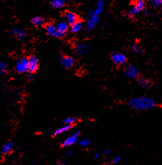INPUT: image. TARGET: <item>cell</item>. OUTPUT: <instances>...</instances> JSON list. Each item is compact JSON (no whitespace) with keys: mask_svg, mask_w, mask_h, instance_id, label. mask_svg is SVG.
<instances>
[{"mask_svg":"<svg viewBox=\"0 0 162 165\" xmlns=\"http://www.w3.org/2000/svg\"><path fill=\"white\" fill-rule=\"evenodd\" d=\"M104 6V0H98L95 9L89 12L86 23V29L88 31H92L96 27L103 13Z\"/></svg>","mask_w":162,"mask_h":165,"instance_id":"6da1fadb","label":"cell"},{"mask_svg":"<svg viewBox=\"0 0 162 165\" xmlns=\"http://www.w3.org/2000/svg\"><path fill=\"white\" fill-rule=\"evenodd\" d=\"M129 105L136 110H146L154 108L156 102L153 99L146 96H139L129 101Z\"/></svg>","mask_w":162,"mask_h":165,"instance_id":"7a4b0ae2","label":"cell"},{"mask_svg":"<svg viewBox=\"0 0 162 165\" xmlns=\"http://www.w3.org/2000/svg\"><path fill=\"white\" fill-rule=\"evenodd\" d=\"M15 70L18 73H24L28 71V59L22 57L17 61L15 65Z\"/></svg>","mask_w":162,"mask_h":165,"instance_id":"3957f363","label":"cell"},{"mask_svg":"<svg viewBox=\"0 0 162 165\" xmlns=\"http://www.w3.org/2000/svg\"><path fill=\"white\" fill-rule=\"evenodd\" d=\"M112 61L114 62L115 64L121 66V65L125 64L127 61V56L123 53L121 52H113L111 55Z\"/></svg>","mask_w":162,"mask_h":165,"instance_id":"277c9868","label":"cell"},{"mask_svg":"<svg viewBox=\"0 0 162 165\" xmlns=\"http://www.w3.org/2000/svg\"><path fill=\"white\" fill-rule=\"evenodd\" d=\"M74 50L76 55H84V54L88 52L89 50V47L87 43H80L75 44Z\"/></svg>","mask_w":162,"mask_h":165,"instance_id":"5b68a950","label":"cell"},{"mask_svg":"<svg viewBox=\"0 0 162 165\" xmlns=\"http://www.w3.org/2000/svg\"><path fill=\"white\" fill-rule=\"evenodd\" d=\"M79 136H80V132H75V133L72 134L71 135L69 136V137H67L64 141H63V143H62V146L69 147L74 145V144L78 141Z\"/></svg>","mask_w":162,"mask_h":165,"instance_id":"8992f818","label":"cell"},{"mask_svg":"<svg viewBox=\"0 0 162 165\" xmlns=\"http://www.w3.org/2000/svg\"><path fill=\"white\" fill-rule=\"evenodd\" d=\"M146 7V3L144 0H136L134 7L129 12V14L132 15H135V14H138L141 11H142Z\"/></svg>","mask_w":162,"mask_h":165,"instance_id":"52a82bcc","label":"cell"},{"mask_svg":"<svg viewBox=\"0 0 162 165\" xmlns=\"http://www.w3.org/2000/svg\"><path fill=\"white\" fill-rule=\"evenodd\" d=\"M61 66L64 67V68H67V69H69V68H72L74 67V60L73 57L69 56H63L61 60Z\"/></svg>","mask_w":162,"mask_h":165,"instance_id":"ba28073f","label":"cell"},{"mask_svg":"<svg viewBox=\"0 0 162 165\" xmlns=\"http://www.w3.org/2000/svg\"><path fill=\"white\" fill-rule=\"evenodd\" d=\"M45 31L47 32V34L49 35V36H51V37H55V38L60 37V35H59L56 25H54V24H47V25L45 26Z\"/></svg>","mask_w":162,"mask_h":165,"instance_id":"9c48e42d","label":"cell"},{"mask_svg":"<svg viewBox=\"0 0 162 165\" xmlns=\"http://www.w3.org/2000/svg\"><path fill=\"white\" fill-rule=\"evenodd\" d=\"M124 75L127 77L135 78L138 76V70L133 66H128L124 70Z\"/></svg>","mask_w":162,"mask_h":165,"instance_id":"30bf717a","label":"cell"},{"mask_svg":"<svg viewBox=\"0 0 162 165\" xmlns=\"http://www.w3.org/2000/svg\"><path fill=\"white\" fill-rule=\"evenodd\" d=\"M38 68V59L35 56H31L28 59V72L33 73Z\"/></svg>","mask_w":162,"mask_h":165,"instance_id":"8fae6325","label":"cell"},{"mask_svg":"<svg viewBox=\"0 0 162 165\" xmlns=\"http://www.w3.org/2000/svg\"><path fill=\"white\" fill-rule=\"evenodd\" d=\"M56 27H57V30H58L60 37H61L66 33L68 29H69V24L67 23L66 22H60L56 25Z\"/></svg>","mask_w":162,"mask_h":165,"instance_id":"7c38bea8","label":"cell"},{"mask_svg":"<svg viewBox=\"0 0 162 165\" xmlns=\"http://www.w3.org/2000/svg\"><path fill=\"white\" fill-rule=\"evenodd\" d=\"M65 22L69 25L75 23L76 22H78V18L76 16V14H74L72 12H67L65 13Z\"/></svg>","mask_w":162,"mask_h":165,"instance_id":"4fadbf2b","label":"cell"},{"mask_svg":"<svg viewBox=\"0 0 162 165\" xmlns=\"http://www.w3.org/2000/svg\"><path fill=\"white\" fill-rule=\"evenodd\" d=\"M12 33L15 36V37L19 39V40H22L26 37V32L24 31L22 28H20V27H15L14 29L12 30Z\"/></svg>","mask_w":162,"mask_h":165,"instance_id":"5bb4252c","label":"cell"},{"mask_svg":"<svg viewBox=\"0 0 162 165\" xmlns=\"http://www.w3.org/2000/svg\"><path fill=\"white\" fill-rule=\"evenodd\" d=\"M14 143H12V142H7L6 144H3V146L2 147V154L3 155H8L9 153L14 150Z\"/></svg>","mask_w":162,"mask_h":165,"instance_id":"9a60e30c","label":"cell"},{"mask_svg":"<svg viewBox=\"0 0 162 165\" xmlns=\"http://www.w3.org/2000/svg\"><path fill=\"white\" fill-rule=\"evenodd\" d=\"M83 23L81 22L78 21L75 23L70 25V32L73 33H79L82 30Z\"/></svg>","mask_w":162,"mask_h":165,"instance_id":"2e32d148","label":"cell"},{"mask_svg":"<svg viewBox=\"0 0 162 165\" xmlns=\"http://www.w3.org/2000/svg\"><path fill=\"white\" fill-rule=\"evenodd\" d=\"M32 23L33 25H35V26L40 27V26H42L43 24H44L45 20H44V19H43L42 17L36 16L32 19Z\"/></svg>","mask_w":162,"mask_h":165,"instance_id":"e0dca14e","label":"cell"},{"mask_svg":"<svg viewBox=\"0 0 162 165\" xmlns=\"http://www.w3.org/2000/svg\"><path fill=\"white\" fill-rule=\"evenodd\" d=\"M70 129H71V125H64V126L60 127V128H58L57 130H56L55 132H54V135H58V134H61L65 133V132H67L68 130H69Z\"/></svg>","mask_w":162,"mask_h":165,"instance_id":"ac0fdd59","label":"cell"},{"mask_svg":"<svg viewBox=\"0 0 162 165\" xmlns=\"http://www.w3.org/2000/svg\"><path fill=\"white\" fill-rule=\"evenodd\" d=\"M65 0H52L51 1V6L54 8H61L65 5Z\"/></svg>","mask_w":162,"mask_h":165,"instance_id":"d6986e66","label":"cell"},{"mask_svg":"<svg viewBox=\"0 0 162 165\" xmlns=\"http://www.w3.org/2000/svg\"><path fill=\"white\" fill-rule=\"evenodd\" d=\"M138 83H139V85H141L142 87H145V88L149 87V86L151 85V82L149 81V80H147V79L145 77H142V76L138 78Z\"/></svg>","mask_w":162,"mask_h":165,"instance_id":"ffe728a7","label":"cell"},{"mask_svg":"<svg viewBox=\"0 0 162 165\" xmlns=\"http://www.w3.org/2000/svg\"><path fill=\"white\" fill-rule=\"evenodd\" d=\"M131 50L132 52H134L135 54H137V55H140V54L142 53V49L139 45L137 44H133L131 47Z\"/></svg>","mask_w":162,"mask_h":165,"instance_id":"44dd1931","label":"cell"},{"mask_svg":"<svg viewBox=\"0 0 162 165\" xmlns=\"http://www.w3.org/2000/svg\"><path fill=\"white\" fill-rule=\"evenodd\" d=\"M7 71H8V64L4 61H2L0 63V72L2 74H5Z\"/></svg>","mask_w":162,"mask_h":165,"instance_id":"7402d4cb","label":"cell"},{"mask_svg":"<svg viewBox=\"0 0 162 165\" xmlns=\"http://www.w3.org/2000/svg\"><path fill=\"white\" fill-rule=\"evenodd\" d=\"M74 121H75V119L72 116H69V117H66L64 120V123L65 125H71L72 124H74Z\"/></svg>","mask_w":162,"mask_h":165,"instance_id":"603a6c76","label":"cell"},{"mask_svg":"<svg viewBox=\"0 0 162 165\" xmlns=\"http://www.w3.org/2000/svg\"><path fill=\"white\" fill-rule=\"evenodd\" d=\"M90 144V140L88 138H85V139H82L80 141V145L82 147H88Z\"/></svg>","mask_w":162,"mask_h":165,"instance_id":"cb8c5ba5","label":"cell"},{"mask_svg":"<svg viewBox=\"0 0 162 165\" xmlns=\"http://www.w3.org/2000/svg\"><path fill=\"white\" fill-rule=\"evenodd\" d=\"M150 1L155 6H160L162 3L161 0H150Z\"/></svg>","mask_w":162,"mask_h":165,"instance_id":"d4e9b609","label":"cell"},{"mask_svg":"<svg viewBox=\"0 0 162 165\" xmlns=\"http://www.w3.org/2000/svg\"><path fill=\"white\" fill-rule=\"evenodd\" d=\"M120 161V158L118 157V156H117V157H114L113 159V161H112V163H113V164H116V163H117L119 162Z\"/></svg>","mask_w":162,"mask_h":165,"instance_id":"484cf974","label":"cell"},{"mask_svg":"<svg viewBox=\"0 0 162 165\" xmlns=\"http://www.w3.org/2000/svg\"><path fill=\"white\" fill-rule=\"evenodd\" d=\"M110 153H111V150H110V149H104V154L105 155H109V154H110Z\"/></svg>","mask_w":162,"mask_h":165,"instance_id":"4316f807","label":"cell"},{"mask_svg":"<svg viewBox=\"0 0 162 165\" xmlns=\"http://www.w3.org/2000/svg\"><path fill=\"white\" fill-rule=\"evenodd\" d=\"M73 154H74V152L72 151V150H69V151L66 152V154H65V155H66V156H70V155H72Z\"/></svg>","mask_w":162,"mask_h":165,"instance_id":"83f0119b","label":"cell"},{"mask_svg":"<svg viewBox=\"0 0 162 165\" xmlns=\"http://www.w3.org/2000/svg\"><path fill=\"white\" fill-rule=\"evenodd\" d=\"M100 157V154H98V153H97V154H95V155H94V159H98V158Z\"/></svg>","mask_w":162,"mask_h":165,"instance_id":"f1b7e54d","label":"cell"},{"mask_svg":"<svg viewBox=\"0 0 162 165\" xmlns=\"http://www.w3.org/2000/svg\"><path fill=\"white\" fill-rule=\"evenodd\" d=\"M33 78H34V76H33V75H32V74L30 75V76H29L30 80H32V79H33Z\"/></svg>","mask_w":162,"mask_h":165,"instance_id":"f546056e","label":"cell"},{"mask_svg":"<svg viewBox=\"0 0 162 165\" xmlns=\"http://www.w3.org/2000/svg\"><path fill=\"white\" fill-rule=\"evenodd\" d=\"M56 165H65V164L62 162H59V163H56Z\"/></svg>","mask_w":162,"mask_h":165,"instance_id":"4dcf8cb0","label":"cell"},{"mask_svg":"<svg viewBox=\"0 0 162 165\" xmlns=\"http://www.w3.org/2000/svg\"><path fill=\"white\" fill-rule=\"evenodd\" d=\"M161 1H162V0H161Z\"/></svg>","mask_w":162,"mask_h":165,"instance_id":"1f68e13d","label":"cell"}]
</instances>
